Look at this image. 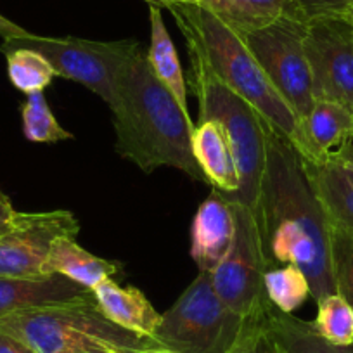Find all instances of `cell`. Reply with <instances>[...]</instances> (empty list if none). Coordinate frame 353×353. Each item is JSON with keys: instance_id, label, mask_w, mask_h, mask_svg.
I'll use <instances>...</instances> for the list:
<instances>
[{"instance_id": "obj_13", "label": "cell", "mask_w": 353, "mask_h": 353, "mask_svg": "<svg viewBox=\"0 0 353 353\" xmlns=\"http://www.w3.org/2000/svg\"><path fill=\"white\" fill-rule=\"evenodd\" d=\"M301 144L298 152L308 161H322L353 142V114L329 101H315L300 120Z\"/></svg>"}, {"instance_id": "obj_7", "label": "cell", "mask_w": 353, "mask_h": 353, "mask_svg": "<svg viewBox=\"0 0 353 353\" xmlns=\"http://www.w3.org/2000/svg\"><path fill=\"white\" fill-rule=\"evenodd\" d=\"M4 42L37 50L52 64L57 77L83 85L90 92L97 94L108 106L114 101L118 78L128 61L141 49V43L132 39L97 42L77 37L57 39L32 33Z\"/></svg>"}, {"instance_id": "obj_30", "label": "cell", "mask_w": 353, "mask_h": 353, "mask_svg": "<svg viewBox=\"0 0 353 353\" xmlns=\"http://www.w3.org/2000/svg\"><path fill=\"white\" fill-rule=\"evenodd\" d=\"M19 212H16L14 206H12L11 199L0 191V234L6 232L12 223L18 219Z\"/></svg>"}, {"instance_id": "obj_4", "label": "cell", "mask_w": 353, "mask_h": 353, "mask_svg": "<svg viewBox=\"0 0 353 353\" xmlns=\"http://www.w3.org/2000/svg\"><path fill=\"white\" fill-rule=\"evenodd\" d=\"M0 331L14 336L35 353H148L163 348L111 322L94 293L61 305L30 308L0 319Z\"/></svg>"}, {"instance_id": "obj_12", "label": "cell", "mask_w": 353, "mask_h": 353, "mask_svg": "<svg viewBox=\"0 0 353 353\" xmlns=\"http://www.w3.org/2000/svg\"><path fill=\"white\" fill-rule=\"evenodd\" d=\"M236 216L225 196L212 189L199 205L191 225V256L199 272H210L225 260L234 243Z\"/></svg>"}, {"instance_id": "obj_6", "label": "cell", "mask_w": 353, "mask_h": 353, "mask_svg": "<svg viewBox=\"0 0 353 353\" xmlns=\"http://www.w3.org/2000/svg\"><path fill=\"white\" fill-rule=\"evenodd\" d=\"M248 322L223 303L213 288L212 274L199 272L161 314L152 338L176 353H229Z\"/></svg>"}, {"instance_id": "obj_27", "label": "cell", "mask_w": 353, "mask_h": 353, "mask_svg": "<svg viewBox=\"0 0 353 353\" xmlns=\"http://www.w3.org/2000/svg\"><path fill=\"white\" fill-rule=\"evenodd\" d=\"M294 12L303 21L325 16H346L353 9V0H291Z\"/></svg>"}, {"instance_id": "obj_35", "label": "cell", "mask_w": 353, "mask_h": 353, "mask_svg": "<svg viewBox=\"0 0 353 353\" xmlns=\"http://www.w3.org/2000/svg\"><path fill=\"white\" fill-rule=\"evenodd\" d=\"M148 353H176V352H172V350H166V348H159V350H152V352H148Z\"/></svg>"}, {"instance_id": "obj_8", "label": "cell", "mask_w": 353, "mask_h": 353, "mask_svg": "<svg viewBox=\"0 0 353 353\" xmlns=\"http://www.w3.org/2000/svg\"><path fill=\"white\" fill-rule=\"evenodd\" d=\"M305 32L307 21L284 16L267 28L241 37L270 83L300 120L315 103L305 52Z\"/></svg>"}, {"instance_id": "obj_16", "label": "cell", "mask_w": 353, "mask_h": 353, "mask_svg": "<svg viewBox=\"0 0 353 353\" xmlns=\"http://www.w3.org/2000/svg\"><path fill=\"white\" fill-rule=\"evenodd\" d=\"M192 154L212 189L232 199L239 191V172L229 141L212 121H201L192 130Z\"/></svg>"}, {"instance_id": "obj_11", "label": "cell", "mask_w": 353, "mask_h": 353, "mask_svg": "<svg viewBox=\"0 0 353 353\" xmlns=\"http://www.w3.org/2000/svg\"><path fill=\"white\" fill-rule=\"evenodd\" d=\"M80 223L68 210L21 213L0 234V276L42 279L54 241L77 237Z\"/></svg>"}, {"instance_id": "obj_24", "label": "cell", "mask_w": 353, "mask_h": 353, "mask_svg": "<svg viewBox=\"0 0 353 353\" xmlns=\"http://www.w3.org/2000/svg\"><path fill=\"white\" fill-rule=\"evenodd\" d=\"M312 324L332 345H353V307L339 293L317 300V317Z\"/></svg>"}, {"instance_id": "obj_37", "label": "cell", "mask_w": 353, "mask_h": 353, "mask_svg": "<svg viewBox=\"0 0 353 353\" xmlns=\"http://www.w3.org/2000/svg\"><path fill=\"white\" fill-rule=\"evenodd\" d=\"M350 21H352V19H350ZM352 28H353V21H352Z\"/></svg>"}, {"instance_id": "obj_1", "label": "cell", "mask_w": 353, "mask_h": 353, "mask_svg": "<svg viewBox=\"0 0 353 353\" xmlns=\"http://www.w3.org/2000/svg\"><path fill=\"white\" fill-rule=\"evenodd\" d=\"M251 213L270 269L298 265L315 301L336 293L331 225L308 182L300 152L274 128L267 132L265 166Z\"/></svg>"}, {"instance_id": "obj_18", "label": "cell", "mask_w": 353, "mask_h": 353, "mask_svg": "<svg viewBox=\"0 0 353 353\" xmlns=\"http://www.w3.org/2000/svg\"><path fill=\"white\" fill-rule=\"evenodd\" d=\"M120 265L88 253L77 243V237H59L50 248L46 263L47 276H63L92 291L103 281L120 274Z\"/></svg>"}, {"instance_id": "obj_17", "label": "cell", "mask_w": 353, "mask_h": 353, "mask_svg": "<svg viewBox=\"0 0 353 353\" xmlns=\"http://www.w3.org/2000/svg\"><path fill=\"white\" fill-rule=\"evenodd\" d=\"M101 312L120 327L142 336L154 334L161 314L137 288H123L106 279L92 290Z\"/></svg>"}, {"instance_id": "obj_5", "label": "cell", "mask_w": 353, "mask_h": 353, "mask_svg": "<svg viewBox=\"0 0 353 353\" xmlns=\"http://www.w3.org/2000/svg\"><path fill=\"white\" fill-rule=\"evenodd\" d=\"M191 87L199 104V123L212 121L229 141L239 172V191L230 203L253 212L265 166L267 132L270 125L251 104L219 80L196 54L189 52Z\"/></svg>"}, {"instance_id": "obj_34", "label": "cell", "mask_w": 353, "mask_h": 353, "mask_svg": "<svg viewBox=\"0 0 353 353\" xmlns=\"http://www.w3.org/2000/svg\"><path fill=\"white\" fill-rule=\"evenodd\" d=\"M149 6H156L159 9H166L173 4H196L198 0H145Z\"/></svg>"}, {"instance_id": "obj_33", "label": "cell", "mask_w": 353, "mask_h": 353, "mask_svg": "<svg viewBox=\"0 0 353 353\" xmlns=\"http://www.w3.org/2000/svg\"><path fill=\"white\" fill-rule=\"evenodd\" d=\"M327 159H334V161H338L339 165L346 166V168H350V170H353V142L343 145L339 151H336L334 154L329 156Z\"/></svg>"}, {"instance_id": "obj_2", "label": "cell", "mask_w": 353, "mask_h": 353, "mask_svg": "<svg viewBox=\"0 0 353 353\" xmlns=\"http://www.w3.org/2000/svg\"><path fill=\"white\" fill-rule=\"evenodd\" d=\"M110 108L117 132L114 148L121 158L135 163L144 173L172 166L192 181L208 184L192 154L194 123L152 73L142 47L118 78Z\"/></svg>"}, {"instance_id": "obj_15", "label": "cell", "mask_w": 353, "mask_h": 353, "mask_svg": "<svg viewBox=\"0 0 353 353\" xmlns=\"http://www.w3.org/2000/svg\"><path fill=\"white\" fill-rule=\"evenodd\" d=\"M88 294L92 291L63 276L42 279L0 276V319L30 308L68 303Z\"/></svg>"}, {"instance_id": "obj_14", "label": "cell", "mask_w": 353, "mask_h": 353, "mask_svg": "<svg viewBox=\"0 0 353 353\" xmlns=\"http://www.w3.org/2000/svg\"><path fill=\"white\" fill-rule=\"evenodd\" d=\"M301 163L331 229L353 232V170L334 159Z\"/></svg>"}, {"instance_id": "obj_3", "label": "cell", "mask_w": 353, "mask_h": 353, "mask_svg": "<svg viewBox=\"0 0 353 353\" xmlns=\"http://www.w3.org/2000/svg\"><path fill=\"white\" fill-rule=\"evenodd\" d=\"M166 11L181 28L188 52L196 54L222 83L251 104L270 128L298 151L300 118L274 88L241 35L199 4H173Z\"/></svg>"}, {"instance_id": "obj_19", "label": "cell", "mask_w": 353, "mask_h": 353, "mask_svg": "<svg viewBox=\"0 0 353 353\" xmlns=\"http://www.w3.org/2000/svg\"><path fill=\"white\" fill-rule=\"evenodd\" d=\"M196 4L241 37L267 28L284 16L298 18L291 0H198Z\"/></svg>"}, {"instance_id": "obj_22", "label": "cell", "mask_w": 353, "mask_h": 353, "mask_svg": "<svg viewBox=\"0 0 353 353\" xmlns=\"http://www.w3.org/2000/svg\"><path fill=\"white\" fill-rule=\"evenodd\" d=\"M0 50L6 54L8 59V74L11 83L26 96L33 92H43L54 78L57 77L52 64L28 47L9 46L2 43Z\"/></svg>"}, {"instance_id": "obj_23", "label": "cell", "mask_w": 353, "mask_h": 353, "mask_svg": "<svg viewBox=\"0 0 353 353\" xmlns=\"http://www.w3.org/2000/svg\"><path fill=\"white\" fill-rule=\"evenodd\" d=\"M263 284L270 303L284 314H293L310 296V284L307 276L294 263L269 269L265 272Z\"/></svg>"}, {"instance_id": "obj_9", "label": "cell", "mask_w": 353, "mask_h": 353, "mask_svg": "<svg viewBox=\"0 0 353 353\" xmlns=\"http://www.w3.org/2000/svg\"><path fill=\"white\" fill-rule=\"evenodd\" d=\"M232 206L236 216L234 243L225 260L212 272V283L234 314L246 321H258L272 305L263 284L270 265L265 258L251 210L239 203H232Z\"/></svg>"}, {"instance_id": "obj_31", "label": "cell", "mask_w": 353, "mask_h": 353, "mask_svg": "<svg viewBox=\"0 0 353 353\" xmlns=\"http://www.w3.org/2000/svg\"><path fill=\"white\" fill-rule=\"evenodd\" d=\"M0 353H35L30 346L19 341L14 336L8 334V332L0 331Z\"/></svg>"}, {"instance_id": "obj_36", "label": "cell", "mask_w": 353, "mask_h": 353, "mask_svg": "<svg viewBox=\"0 0 353 353\" xmlns=\"http://www.w3.org/2000/svg\"><path fill=\"white\" fill-rule=\"evenodd\" d=\"M346 18H348V19H352V21H353V9H352V11L348 12V14H346Z\"/></svg>"}, {"instance_id": "obj_20", "label": "cell", "mask_w": 353, "mask_h": 353, "mask_svg": "<svg viewBox=\"0 0 353 353\" xmlns=\"http://www.w3.org/2000/svg\"><path fill=\"white\" fill-rule=\"evenodd\" d=\"M149 23H151V46L148 50V59L159 81L170 90L179 106L185 114L191 117L188 104V85L182 70L181 59L176 54L173 40L163 21L161 9L149 6Z\"/></svg>"}, {"instance_id": "obj_28", "label": "cell", "mask_w": 353, "mask_h": 353, "mask_svg": "<svg viewBox=\"0 0 353 353\" xmlns=\"http://www.w3.org/2000/svg\"><path fill=\"white\" fill-rule=\"evenodd\" d=\"M261 319L258 321H250L248 322L246 329L241 334V338L237 339L236 345L232 346L229 353H256V332H258V325H260Z\"/></svg>"}, {"instance_id": "obj_25", "label": "cell", "mask_w": 353, "mask_h": 353, "mask_svg": "<svg viewBox=\"0 0 353 353\" xmlns=\"http://www.w3.org/2000/svg\"><path fill=\"white\" fill-rule=\"evenodd\" d=\"M23 134L32 142H59L73 139V134L61 127L57 118L50 111L43 92L26 96L21 108Z\"/></svg>"}, {"instance_id": "obj_26", "label": "cell", "mask_w": 353, "mask_h": 353, "mask_svg": "<svg viewBox=\"0 0 353 353\" xmlns=\"http://www.w3.org/2000/svg\"><path fill=\"white\" fill-rule=\"evenodd\" d=\"M331 265L336 293L353 307V232L331 229Z\"/></svg>"}, {"instance_id": "obj_32", "label": "cell", "mask_w": 353, "mask_h": 353, "mask_svg": "<svg viewBox=\"0 0 353 353\" xmlns=\"http://www.w3.org/2000/svg\"><path fill=\"white\" fill-rule=\"evenodd\" d=\"M30 32H26L25 28H21L19 25L12 23L11 19H8L6 16L0 14V37L4 40L8 39H16V37H25Z\"/></svg>"}, {"instance_id": "obj_21", "label": "cell", "mask_w": 353, "mask_h": 353, "mask_svg": "<svg viewBox=\"0 0 353 353\" xmlns=\"http://www.w3.org/2000/svg\"><path fill=\"white\" fill-rule=\"evenodd\" d=\"M265 329L274 336L283 353H353L352 346H336L315 331L314 324L284 314L270 305L261 317Z\"/></svg>"}, {"instance_id": "obj_29", "label": "cell", "mask_w": 353, "mask_h": 353, "mask_svg": "<svg viewBox=\"0 0 353 353\" xmlns=\"http://www.w3.org/2000/svg\"><path fill=\"white\" fill-rule=\"evenodd\" d=\"M254 348H256V353H283L281 346L277 345L274 336L265 329L263 322L261 321H260V325H258L256 346H254Z\"/></svg>"}, {"instance_id": "obj_10", "label": "cell", "mask_w": 353, "mask_h": 353, "mask_svg": "<svg viewBox=\"0 0 353 353\" xmlns=\"http://www.w3.org/2000/svg\"><path fill=\"white\" fill-rule=\"evenodd\" d=\"M305 52L315 101H329L353 114V28L346 16L307 21Z\"/></svg>"}]
</instances>
